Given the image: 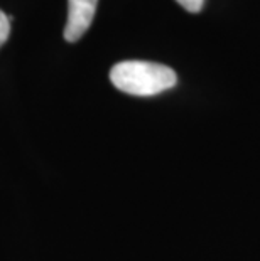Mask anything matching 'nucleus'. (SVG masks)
<instances>
[{
	"mask_svg": "<svg viewBox=\"0 0 260 261\" xmlns=\"http://www.w3.org/2000/svg\"><path fill=\"white\" fill-rule=\"evenodd\" d=\"M110 81L117 90L132 96H154L171 90L178 76L169 66L149 61H122L110 71Z\"/></svg>",
	"mask_w": 260,
	"mask_h": 261,
	"instance_id": "nucleus-1",
	"label": "nucleus"
},
{
	"mask_svg": "<svg viewBox=\"0 0 260 261\" xmlns=\"http://www.w3.org/2000/svg\"><path fill=\"white\" fill-rule=\"evenodd\" d=\"M98 0H68V20L64 27V39L76 42L90 29L97 12Z\"/></svg>",
	"mask_w": 260,
	"mask_h": 261,
	"instance_id": "nucleus-2",
	"label": "nucleus"
},
{
	"mask_svg": "<svg viewBox=\"0 0 260 261\" xmlns=\"http://www.w3.org/2000/svg\"><path fill=\"white\" fill-rule=\"evenodd\" d=\"M9 34H10V17L0 10V47L9 39Z\"/></svg>",
	"mask_w": 260,
	"mask_h": 261,
	"instance_id": "nucleus-3",
	"label": "nucleus"
},
{
	"mask_svg": "<svg viewBox=\"0 0 260 261\" xmlns=\"http://www.w3.org/2000/svg\"><path fill=\"white\" fill-rule=\"evenodd\" d=\"M176 2L191 14L200 12V10L203 9V5H204V0H176Z\"/></svg>",
	"mask_w": 260,
	"mask_h": 261,
	"instance_id": "nucleus-4",
	"label": "nucleus"
}]
</instances>
